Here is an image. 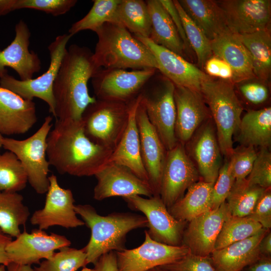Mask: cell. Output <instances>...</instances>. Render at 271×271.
<instances>
[{
	"label": "cell",
	"instance_id": "obj_43",
	"mask_svg": "<svg viewBox=\"0 0 271 271\" xmlns=\"http://www.w3.org/2000/svg\"><path fill=\"white\" fill-rule=\"evenodd\" d=\"M76 0H15V11L30 9L45 12L53 16L64 15L77 3Z\"/></svg>",
	"mask_w": 271,
	"mask_h": 271
},
{
	"label": "cell",
	"instance_id": "obj_25",
	"mask_svg": "<svg viewBox=\"0 0 271 271\" xmlns=\"http://www.w3.org/2000/svg\"><path fill=\"white\" fill-rule=\"evenodd\" d=\"M140 100V94L130 102L128 124L118 144L112 151L108 163L122 166L149 184L148 176L142 159L136 120V111Z\"/></svg>",
	"mask_w": 271,
	"mask_h": 271
},
{
	"label": "cell",
	"instance_id": "obj_14",
	"mask_svg": "<svg viewBox=\"0 0 271 271\" xmlns=\"http://www.w3.org/2000/svg\"><path fill=\"white\" fill-rule=\"evenodd\" d=\"M145 240L134 248L115 251L118 271H148L173 263L189 252L186 246H172L152 239L146 230Z\"/></svg>",
	"mask_w": 271,
	"mask_h": 271
},
{
	"label": "cell",
	"instance_id": "obj_44",
	"mask_svg": "<svg viewBox=\"0 0 271 271\" xmlns=\"http://www.w3.org/2000/svg\"><path fill=\"white\" fill-rule=\"evenodd\" d=\"M222 165L215 182L211 195V209L218 208L225 202L235 182L228 158Z\"/></svg>",
	"mask_w": 271,
	"mask_h": 271
},
{
	"label": "cell",
	"instance_id": "obj_58",
	"mask_svg": "<svg viewBox=\"0 0 271 271\" xmlns=\"http://www.w3.org/2000/svg\"><path fill=\"white\" fill-rule=\"evenodd\" d=\"M81 271H94L93 268H90L88 267H86L85 266L83 267L82 270Z\"/></svg>",
	"mask_w": 271,
	"mask_h": 271
},
{
	"label": "cell",
	"instance_id": "obj_31",
	"mask_svg": "<svg viewBox=\"0 0 271 271\" xmlns=\"http://www.w3.org/2000/svg\"><path fill=\"white\" fill-rule=\"evenodd\" d=\"M214 184L203 180L196 182L185 195L168 208L169 212L177 220L187 222L211 210Z\"/></svg>",
	"mask_w": 271,
	"mask_h": 271
},
{
	"label": "cell",
	"instance_id": "obj_20",
	"mask_svg": "<svg viewBox=\"0 0 271 271\" xmlns=\"http://www.w3.org/2000/svg\"><path fill=\"white\" fill-rule=\"evenodd\" d=\"M94 176L97 184L94 188L93 197L97 201L118 196L124 198L136 195L148 197L154 196L148 182L121 165L107 163Z\"/></svg>",
	"mask_w": 271,
	"mask_h": 271
},
{
	"label": "cell",
	"instance_id": "obj_46",
	"mask_svg": "<svg viewBox=\"0 0 271 271\" xmlns=\"http://www.w3.org/2000/svg\"><path fill=\"white\" fill-rule=\"evenodd\" d=\"M259 223L263 228L271 227V189H265L251 213L247 216Z\"/></svg>",
	"mask_w": 271,
	"mask_h": 271
},
{
	"label": "cell",
	"instance_id": "obj_42",
	"mask_svg": "<svg viewBox=\"0 0 271 271\" xmlns=\"http://www.w3.org/2000/svg\"><path fill=\"white\" fill-rule=\"evenodd\" d=\"M248 184L264 189L271 187V154L267 148H260L252 170L246 178Z\"/></svg>",
	"mask_w": 271,
	"mask_h": 271
},
{
	"label": "cell",
	"instance_id": "obj_15",
	"mask_svg": "<svg viewBox=\"0 0 271 271\" xmlns=\"http://www.w3.org/2000/svg\"><path fill=\"white\" fill-rule=\"evenodd\" d=\"M71 241L65 236L44 230L34 229L30 233L26 230L12 240L6 247L10 262L31 265L42 259H48L56 250L70 246Z\"/></svg>",
	"mask_w": 271,
	"mask_h": 271
},
{
	"label": "cell",
	"instance_id": "obj_48",
	"mask_svg": "<svg viewBox=\"0 0 271 271\" xmlns=\"http://www.w3.org/2000/svg\"><path fill=\"white\" fill-rule=\"evenodd\" d=\"M205 73L211 77L234 83V74L230 66L220 57L212 55L204 64Z\"/></svg>",
	"mask_w": 271,
	"mask_h": 271
},
{
	"label": "cell",
	"instance_id": "obj_51",
	"mask_svg": "<svg viewBox=\"0 0 271 271\" xmlns=\"http://www.w3.org/2000/svg\"><path fill=\"white\" fill-rule=\"evenodd\" d=\"M241 271H271V257L261 255L256 261Z\"/></svg>",
	"mask_w": 271,
	"mask_h": 271
},
{
	"label": "cell",
	"instance_id": "obj_16",
	"mask_svg": "<svg viewBox=\"0 0 271 271\" xmlns=\"http://www.w3.org/2000/svg\"><path fill=\"white\" fill-rule=\"evenodd\" d=\"M184 146L202 180L214 184L222 166V153L212 119L203 123Z\"/></svg>",
	"mask_w": 271,
	"mask_h": 271
},
{
	"label": "cell",
	"instance_id": "obj_28",
	"mask_svg": "<svg viewBox=\"0 0 271 271\" xmlns=\"http://www.w3.org/2000/svg\"><path fill=\"white\" fill-rule=\"evenodd\" d=\"M180 6L187 15L211 41L231 32L224 10L218 3L212 0H180Z\"/></svg>",
	"mask_w": 271,
	"mask_h": 271
},
{
	"label": "cell",
	"instance_id": "obj_13",
	"mask_svg": "<svg viewBox=\"0 0 271 271\" xmlns=\"http://www.w3.org/2000/svg\"><path fill=\"white\" fill-rule=\"evenodd\" d=\"M48 178L49 186L45 205L33 213L31 223L42 230L53 226L68 229L84 225V221L78 218L75 210V200L71 190L62 188L55 175L52 174Z\"/></svg>",
	"mask_w": 271,
	"mask_h": 271
},
{
	"label": "cell",
	"instance_id": "obj_33",
	"mask_svg": "<svg viewBox=\"0 0 271 271\" xmlns=\"http://www.w3.org/2000/svg\"><path fill=\"white\" fill-rule=\"evenodd\" d=\"M112 23L121 25L133 35L149 38L151 22L146 2L120 0Z\"/></svg>",
	"mask_w": 271,
	"mask_h": 271
},
{
	"label": "cell",
	"instance_id": "obj_30",
	"mask_svg": "<svg viewBox=\"0 0 271 271\" xmlns=\"http://www.w3.org/2000/svg\"><path fill=\"white\" fill-rule=\"evenodd\" d=\"M237 140L241 145L268 149L271 144V107L250 110L241 118Z\"/></svg>",
	"mask_w": 271,
	"mask_h": 271
},
{
	"label": "cell",
	"instance_id": "obj_34",
	"mask_svg": "<svg viewBox=\"0 0 271 271\" xmlns=\"http://www.w3.org/2000/svg\"><path fill=\"white\" fill-rule=\"evenodd\" d=\"M30 212L23 203V197L17 192L0 191V230L11 237L21 233L20 227L25 225Z\"/></svg>",
	"mask_w": 271,
	"mask_h": 271
},
{
	"label": "cell",
	"instance_id": "obj_54",
	"mask_svg": "<svg viewBox=\"0 0 271 271\" xmlns=\"http://www.w3.org/2000/svg\"><path fill=\"white\" fill-rule=\"evenodd\" d=\"M15 0H0V16L15 11Z\"/></svg>",
	"mask_w": 271,
	"mask_h": 271
},
{
	"label": "cell",
	"instance_id": "obj_6",
	"mask_svg": "<svg viewBox=\"0 0 271 271\" xmlns=\"http://www.w3.org/2000/svg\"><path fill=\"white\" fill-rule=\"evenodd\" d=\"M157 72L143 88L140 93L141 102L145 108L149 121L168 151L178 143L175 133V85Z\"/></svg>",
	"mask_w": 271,
	"mask_h": 271
},
{
	"label": "cell",
	"instance_id": "obj_8",
	"mask_svg": "<svg viewBox=\"0 0 271 271\" xmlns=\"http://www.w3.org/2000/svg\"><path fill=\"white\" fill-rule=\"evenodd\" d=\"M48 116L41 127L31 137L22 140L4 138L3 147L13 153L23 166L28 182L38 194L46 193L49 186L50 165L46 158L47 139L52 126Z\"/></svg>",
	"mask_w": 271,
	"mask_h": 271
},
{
	"label": "cell",
	"instance_id": "obj_1",
	"mask_svg": "<svg viewBox=\"0 0 271 271\" xmlns=\"http://www.w3.org/2000/svg\"><path fill=\"white\" fill-rule=\"evenodd\" d=\"M112 151L87 138L81 119H56L47 139L48 162L61 174L94 176L108 163Z\"/></svg>",
	"mask_w": 271,
	"mask_h": 271
},
{
	"label": "cell",
	"instance_id": "obj_41",
	"mask_svg": "<svg viewBox=\"0 0 271 271\" xmlns=\"http://www.w3.org/2000/svg\"><path fill=\"white\" fill-rule=\"evenodd\" d=\"M257 153L254 147L251 146L241 145L233 149L229 163L235 182L247 178L252 170Z\"/></svg>",
	"mask_w": 271,
	"mask_h": 271
},
{
	"label": "cell",
	"instance_id": "obj_24",
	"mask_svg": "<svg viewBox=\"0 0 271 271\" xmlns=\"http://www.w3.org/2000/svg\"><path fill=\"white\" fill-rule=\"evenodd\" d=\"M35 102L0 86V133L11 136L28 132L36 123Z\"/></svg>",
	"mask_w": 271,
	"mask_h": 271
},
{
	"label": "cell",
	"instance_id": "obj_5",
	"mask_svg": "<svg viewBox=\"0 0 271 271\" xmlns=\"http://www.w3.org/2000/svg\"><path fill=\"white\" fill-rule=\"evenodd\" d=\"M200 93L214 123L221 153L229 158L233 151V136L238 130L243 108L231 82L211 78L201 85Z\"/></svg>",
	"mask_w": 271,
	"mask_h": 271
},
{
	"label": "cell",
	"instance_id": "obj_40",
	"mask_svg": "<svg viewBox=\"0 0 271 271\" xmlns=\"http://www.w3.org/2000/svg\"><path fill=\"white\" fill-rule=\"evenodd\" d=\"M87 264L84 247L78 249L66 246L40 262L34 269L35 271H76Z\"/></svg>",
	"mask_w": 271,
	"mask_h": 271
},
{
	"label": "cell",
	"instance_id": "obj_3",
	"mask_svg": "<svg viewBox=\"0 0 271 271\" xmlns=\"http://www.w3.org/2000/svg\"><path fill=\"white\" fill-rule=\"evenodd\" d=\"M75 210L91 231L89 241L84 247L87 264H94L106 253L125 249L129 232L148 227L146 218L138 214L114 212L102 216L89 204L76 205Z\"/></svg>",
	"mask_w": 271,
	"mask_h": 271
},
{
	"label": "cell",
	"instance_id": "obj_27",
	"mask_svg": "<svg viewBox=\"0 0 271 271\" xmlns=\"http://www.w3.org/2000/svg\"><path fill=\"white\" fill-rule=\"evenodd\" d=\"M210 42L213 54L223 59L231 68L234 83L255 77L250 55L236 35L226 33Z\"/></svg>",
	"mask_w": 271,
	"mask_h": 271
},
{
	"label": "cell",
	"instance_id": "obj_21",
	"mask_svg": "<svg viewBox=\"0 0 271 271\" xmlns=\"http://www.w3.org/2000/svg\"><path fill=\"white\" fill-rule=\"evenodd\" d=\"M224 10L228 27L236 35L269 29L270 0H226L218 2Z\"/></svg>",
	"mask_w": 271,
	"mask_h": 271
},
{
	"label": "cell",
	"instance_id": "obj_35",
	"mask_svg": "<svg viewBox=\"0 0 271 271\" xmlns=\"http://www.w3.org/2000/svg\"><path fill=\"white\" fill-rule=\"evenodd\" d=\"M262 228L259 223L247 216L230 215L223 224L216 239L215 250L251 237Z\"/></svg>",
	"mask_w": 271,
	"mask_h": 271
},
{
	"label": "cell",
	"instance_id": "obj_2",
	"mask_svg": "<svg viewBox=\"0 0 271 271\" xmlns=\"http://www.w3.org/2000/svg\"><path fill=\"white\" fill-rule=\"evenodd\" d=\"M99 69L88 48L73 44L66 49L53 86L56 120L81 119L96 100L89 93L88 82Z\"/></svg>",
	"mask_w": 271,
	"mask_h": 271
},
{
	"label": "cell",
	"instance_id": "obj_47",
	"mask_svg": "<svg viewBox=\"0 0 271 271\" xmlns=\"http://www.w3.org/2000/svg\"><path fill=\"white\" fill-rule=\"evenodd\" d=\"M241 82L239 86V90L248 102L258 105L264 103L268 99V89L263 83L250 80Z\"/></svg>",
	"mask_w": 271,
	"mask_h": 271
},
{
	"label": "cell",
	"instance_id": "obj_9",
	"mask_svg": "<svg viewBox=\"0 0 271 271\" xmlns=\"http://www.w3.org/2000/svg\"><path fill=\"white\" fill-rule=\"evenodd\" d=\"M72 36L69 34L58 36L48 46L50 64L47 70L36 78L18 80L8 73L0 78V86L18 95L22 98L33 100L35 97L44 101L55 117V102L53 86L64 55L66 45Z\"/></svg>",
	"mask_w": 271,
	"mask_h": 271
},
{
	"label": "cell",
	"instance_id": "obj_55",
	"mask_svg": "<svg viewBox=\"0 0 271 271\" xmlns=\"http://www.w3.org/2000/svg\"><path fill=\"white\" fill-rule=\"evenodd\" d=\"M7 271H35L31 265L10 262L7 266Z\"/></svg>",
	"mask_w": 271,
	"mask_h": 271
},
{
	"label": "cell",
	"instance_id": "obj_56",
	"mask_svg": "<svg viewBox=\"0 0 271 271\" xmlns=\"http://www.w3.org/2000/svg\"><path fill=\"white\" fill-rule=\"evenodd\" d=\"M148 271H169L167 269H166L161 266H157L155 267H153Z\"/></svg>",
	"mask_w": 271,
	"mask_h": 271
},
{
	"label": "cell",
	"instance_id": "obj_39",
	"mask_svg": "<svg viewBox=\"0 0 271 271\" xmlns=\"http://www.w3.org/2000/svg\"><path fill=\"white\" fill-rule=\"evenodd\" d=\"M181 18L190 48L195 52L199 67L203 68L207 60L212 55L210 41L204 32L187 15L178 1H173Z\"/></svg>",
	"mask_w": 271,
	"mask_h": 271
},
{
	"label": "cell",
	"instance_id": "obj_19",
	"mask_svg": "<svg viewBox=\"0 0 271 271\" xmlns=\"http://www.w3.org/2000/svg\"><path fill=\"white\" fill-rule=\"evenodd\" d=\"M141 153L149 183L154 196H160L163 170L167 151L156 129L149 121L141 100L136 111Z\"/></svg>",
	"mask_w": 271,
	"mask_h": 271
},
{
	"label": "cell",
	"instance_id": "obj_36",
	"mask_svg": "<svg viewBox=\"0 0 271 271\" xmlns=\"http://www.w3.org/2000/svg\"><path fill=\"white\" fill-rule=\"evenodd\" d=\"M265 189L250 185L246 179L234 182L226 200L231 215L240 217L248 216Z\"/></svg>",
	"mask_w": 271,
	"mask_h": 271
},
{
	"label": "cell",
	"instance_id": "obj_52",
	"mask_svg": "<svg viewBox=\"0 0 271 271\" xmlns=\"http://www.w3.org/2000/svg\"><path fill=\"white\" fill-rule=\"evenodd\" d=\"M12 240L11 237L4 234L0 230V264L7 266L10 263L6 253V247Z\"/></svg>",
	"mask_w": 271,
	"mask_h": 271
},
{
	"label": "cell",
	"instance_id": "obj_23",
	"mask_svg": "<svg viewBox=\"0 0 271 271\" xmlns=\"http://www.w3.org/2000/svg\"><path fill=\"white\" fill-rule=\"evenodd\" d=\"M15 37L6 48L0 50V78L8 73L5 67H11L19 75L21 80L33 78L41 68L38 55L30 51L31 33L27 24L20 21L15 26Z\"/></svg>",
	"mask_w": 271,
	"mask_h": 271
},
{
	"label": "cell",
	"instance_id": "obj_26",
	"mask_svg": "<svg viewBox=\"0 0 271 271\" xmlns=\"http://www.w3.org/2000/svg\"><path fill=\"white\" fill-rule=\"evenodd\" d=\"M268 231L262 228L251 237L215 250L210 256L213 265L218 271H241L261 256L259 244Z\"/></svg>",
	"mask_w": 271,
	"mask_h": 271
},
{
	"label": "cell",
	"instance_id": "obj_32",
	"mask_svg": "<svg viewBox=\"0 0 271 271\" xmlns=\"http://www.w3.org/2000/svg\"><path fill=\"white\" fill-rule=\"evenodd\" d=\"M236 35L250 55L255 77L267 80L271 70L270 29Z\"/></svg>",
	"mask_w": 271,
	"mask_h": 271
},
{
	"label": "cell",
	"instance_id": "obj_38",
	"mask_svg": "<svg viewBox=\"0 0 271 271\" xmlns=\"http://www.w3.org/2000/svg\"><path fill=\"white\" fill-rule=\"evenodd\" d=\"M88 13L74 23L68 31L73 36L84 30L93 32L106 23H113L115 12L120 0H94Z\"/></svg>",
	"mask_w": 271,
	"mask_h": 271
},
{
	"label": "cell",
	"instance_id": "obj_7",
	"mask_svg": "<svg viewBox=\"0 0 271 271\" xmlns=\"http://www.w3.org/2000/svg\"><path fill=\"white\" fill-rule=\"evenodd\" d=\"M130 103L96 99L89 104L81 117L87 138L113 151L128 124Z\"/></svg>",
	"mask_w": 271,
	"mask_h": 271
},
{
	"label": "cell",
	"instance_id": "obj_4",
	"mask_svg": "<svg viewBox=\"0 0 271 271\" xmlns=\"http://www.w3.org/2000/svg\"><path fill=\"white\" fill-rule=\"evenodd\" d=\"M95 32L98 41L93 59L97 68L158 69L151 51L121 25L106 23Z\"/></svg>",
	"mask_w": 271,
	"mask_h": 271
},
{
	"label": "cell",
	"instance_id": "obj_50",
	"mask_svg": "<svg viewBox=\"0 0 271 271\" xmlns=\"http://www.w3.org/2000/svg\"><path fill=\"white\" fill-rule=\"evenodd\" d=\"M94 271H118L115 251L101 256L94 264Z\"/></svg>",
	"mask_w": 271,
	"mask_h": 271
},
{
	"label": "cell",
	"instance_id": "obj_18",
	"mask_svg": "<svg viewBox=\"0 0 271 271\" xmlns=\"http://www.w3.org/2000/svg\"><path fill=\"white\" fill-rule=\"evenodd\" d=\"M231 215L226 202L193 218L184 230L182 245L194 255L210 256L215 250L217 238L223 224Z\"/></svg>",
	"mask_w": 271,
	"mask_h": 271
},
{
	"label": "cell",
	"instance_id": "obj_29",
	"mask_svg": "<svg viewBox=\"0 0 271 271\" xmlns=\"http://www.w3.org/2000/svg\"><path fill=\"white\" fill-rule=\"evenodd\" d=\"M146 2L151 22L148 38L155 44L185 58L187 54L184 43L172 19L160 0Z\"/></svg>",
	"mask_w": 271,
	"mask_h": 271
},
{
	"label": "cell",
	"instance_id": "obj_37",
	"mask_svg": "<svg viewBox=\"0 0 271 271\" xmlns=\"http://www.w3.org/2000/svg\"><path fill=\"white\" fill-rule=\"evenodd\" d=\"M28 182L26 172L17 157L9 151L0 154V191L18 193Z\"/></svg>",
	"mask_w": 271,
	"mask_h": 271
},
{
	"label": "cell",
	"instance_id": "obj_10",
	"mask_svg": "<svg viewBox=\"0 0 271 271\" xmlns=\"http://www.w3.org/2000/svg\"><path fill=\"white\" fill-rule=\"evenodd\" d=\"M157 71L154 68L127 71L101 68L91 78L94 97L98 100L129 103L140 94Z\"/></svg>",
	"mask_w": 271,
	"mask_h": 271
},
{
	"label": "cell",
	"instance_id": "obj_59",
	"mask_svg": "<svg viewBox=\"0 0 271 271\" xmlns=\"http://www.w3.org/2000/svg\"><path fill=\"white\" fill-rule=\"evenodd\" d=\"M4 137L0 133V149L3 147V140Z\"/></svg>",
	"mask_w": 271,
	"mask_h": 271
},
{
	"label": "cell",
	"instance_id": "obj_57",
	"mask_svg": "<svg viewBox=\"0 0 271 271\" xmlns=\"http://www.w3.org/2000/svg\"><path fill=\"white\" fill-rule=\"evenodd\" d=\"M0 271H7L6 266L4 264H0Z\"/></svg>",
	"mask_w": 271,
	"mask_h": 271
},
{
	"label": "cell",
	"instance_id": "obj_12",
	"mask_svg": "<svg viewBox=\"0 0 271 271\" xmlns=\"http://www.w3.org/2000/svg\"><path fill=\"white\" fill-rule=\"evenodd\" d=\"M197 169L189 157L184 145L178 142L167 151L162 172L160 196L169 208L185 192L199 181Z\"/></svg>",
	"mask_w": 271,
	"mask_h": 271
},
{
	"label": "cell",
	"instance_id": "obj_17",
	"mask_svg": "<svg viewBox=\"0 0 271 271\" xmlns=\"http://www.w3.org/2000/svg\"><path fill=\"white\" fill-rule=\"evenodd\" d=\"M133 36L152 53L158 64L157 70L175 85L200 92L202 83L211 78L186 59L148 38Z\"/></svg>",
	"mask_w": 271,
	"mask_h": 271
},
{
	"label": "cell",
	"instance_id": "obj_11",
	"mask_svg": "<svg viewBox=\"0 0 271 271\" xmlns=\"http://www.w3.org/2000/svg\"><path fill=\"white\" fill-rule=\"evenodd\" d=\"M123 199L130 209L144 214L148 221L146 231L152 239L169 245H182L187 222L174 217L160 196L146 198L136 195Z\"/></svg>",
	"mask_w": 271,
	"mask_h": 271
},
{
	"label": "cell",
	"instance_id": "obj_53",
	"mask_svg": "<svg viewBox=\"0 0 271 271\" xmlns=\"http://www.w3.org/2000/svg\"><path fill=\"white\" fill-rule=\"evenodd\" d=\"M259 249L261 255L270 256L271 233L268 231L262 237L259 244Z\"/></svg>",
	"mask_w": 271,
	"mask_h": 271
},
{
	"label": "cell",
	"instance_id": "obj_22",
	"mask_svg": "<svg viewBox=\"0 0 271 271\" xmlns=\"http://www.w3.org/2000/svg\"><path fill=\"white\" fill-rule=\"evenodd\" d=\"M174 96L175 136L178 142L185 145L198 128L212 117L200 92L175 85Z\"/></svg>",
	"mask_w": 271,
	"mask_h": 271
},
{
	"label": "cell",
	"instance_id": "obj_49",
	"mask_svg": "<svg viewBox=\"0 0 271 271\" xmlns=\"http://www.w3.org/2000/svg\"><path fill=\"white\" fill-rule=\"evenodd\" d=\"M160 2L168 13L175 25L180 37L184 43L186 52H189L191 48L187 40L181 18L173 1L171 0H160Z\"/></svg>",
	"mask_w": 271,
	"mask_h": 271
},
{
	"label": "cell",
	"instance_id": "obj_45",
	"mask_svg": "<svg viewBox=\"0 0 271 271\" xmlns=\"http://www.w3.org/2000/svg\"><path fill=\"white\" fill-rule=\"evenodd\" d=\"M160 266L169 271H218L210 256H200L190 252L173 263Z\"/></svg>",
	"mask_w": 271,
	"mask_h": 271
}]
</instances>
